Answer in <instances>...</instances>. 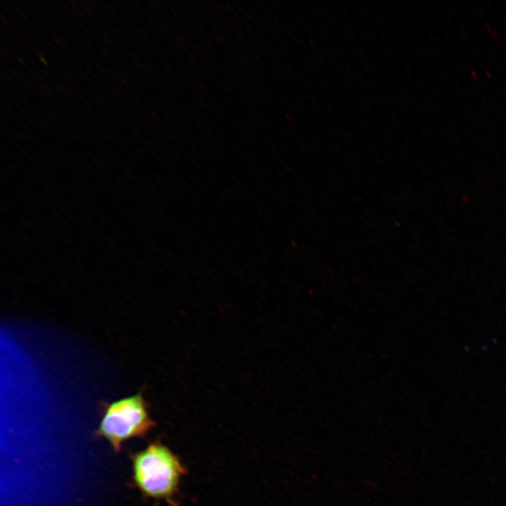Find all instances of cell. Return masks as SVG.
<instances>
[{
	"label": "cell",
	"mask_w": 506,
	"mask_h": 506,
	"mask_svg": "<svg viewBox=\"0 0 506 506\" xmlns=\"http://www.w3.org/2000/svg\"><path fill=\"white\" fill-rule=\"evenodd\" d=\"M133 474L144 495L174 505L186 469L178 455L156 441L134 456Z\"/></svg>",
	"instance_id": "1"
},
{
	"label": "cell",
	"mask_w": 506,
	"mask_h": 506,
	"mask_svg": "<svg viewBox=\"0 0 506 506\" xmlns=\"http://www.w3.org/2000/svg\"><path fill=\"white\" fill-rule=\"evenodd\" d=\"M101 420L97 434L119 451L124 441L147 434L155 426L141 391L111 403H101Z\"/></svg>",
	"instance_id": "2"
}]
</instances>
